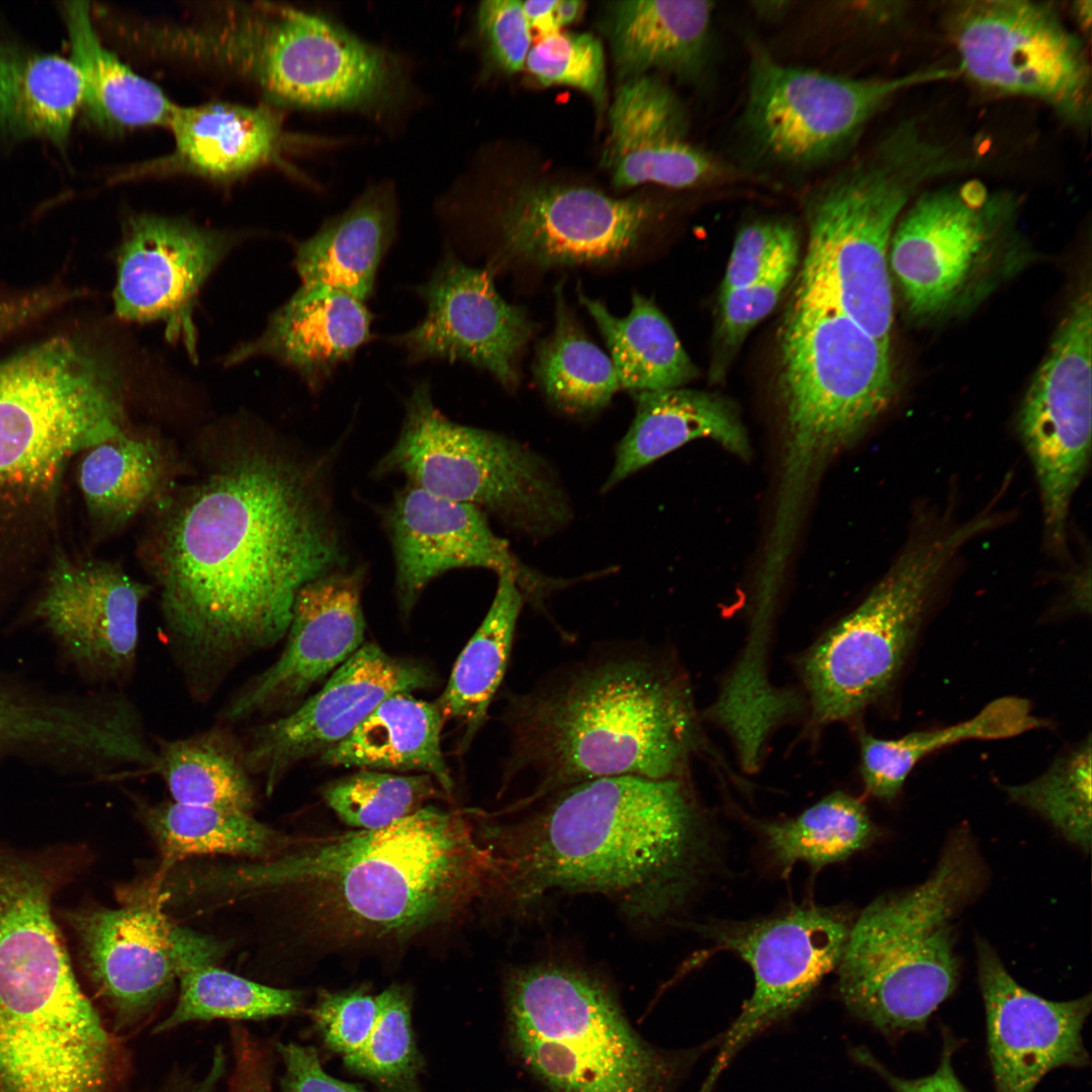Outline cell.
I'll list each match as a JSON object with an SVG mask.
<instances>
[{"label": "cell", "mask_w": 1092, "mask_h": 1092, "mask_svg": "<svg viewBox=\"0 0 1092 1092\" xmlns=\"http://www.w3.org/2000/svg\"><path fill=\"white\" fill-rule=\"evenodd\" d=\"M780 388L786 448L774 530L788 535L824 461L891 403L890 345L832 303L795 288L780 333Z\"/></svg>", "instance_id": "cell-7"}, {"label": "cell", "mask_w": 1092, "mask_h": 1092, "mask_svg": "<svg viewBox=\"0 0 1092 1092\" xmlns=\"http://www.w3.org/2000/svg\"><path fill=\"white\" fill-rule=\"evenodd\" d=\"M557 0L522 1L524 13L531 35L533 32L541 38L559 32L555 16Z\"/></svg>", "instance_id": "cell-59"}, {"label": "cell", "mask_w": 1092, "mask_h": 1092, "mask_svg": "<svg viewBox=\"0 0 1092 1092\" xmlns=\"http://www.w3.org/2000/svg\"><path fill=\"white\" fill-rule=\"evenodd\" d=\"M958 74L956 68L933 66L888 78H848L784 65L756 51L742 125L768 162L815 168L844 154L898 94Z\"/></svg>", "instance_id": "cell-14"}, {"label": "cell", "mask_w": 1092, "mask_h": 1092, "mask_svg": "<svg viewBox=\"0 0 1092 1092\" xmlns=\"http://www.w3.org/2000/svg\"><path fill=\"white\" fill-rule=\"evenodd\" d=\"M252 84L280 108L343 109L391 123L414 97L404 59L331 18L268 3L247 42Z\"/></svg>", "instance_id": "cell-13"}, {"label": "cell", "mask_w": 1092, "mask_h": 1092, "mask_svg": "<svg viewBox=\"0 0 1092 1092\" xmlns=\"http://www.w3.org/2000/svg\"><path fill=\"white\" fill-rule=\"evenodd\" d=\"M228 1070V1056L221 1045L213 1052L211 1063L205 1074L198 1080L184 1084H173L159 1092H215Z\"/></svg>", "instance_id": "cell-58"}, {"label": "cell", "mask_w": 1092, "mask_h": 1092, "mask_svg": "<svg viewBox=\"0 0 1092 1092\" xmlns=\"http://www.w3.org/2000/svg\"><path fill=\"white\" fill-rule=\"evenodd\" d=\"M123 1059L82 990L0 997V1092H114Z\"/></svg>", "instance_id": "cell-19"}, {"label": "cell", "mask_w": 1092, "mask_h": 1092, "mask_svg": "<svg viewBox=\"0 0 1092 1092\" xmlns=\"http://www.w3.org/2000/svg\"><path fill=\"white\" fill-rule=\"evenodd\" d=\"M852 922L839 909L801 906L750 923L708 928L717 947L738 954L754 978L751 996L723 1036L701 1092L756 1033L798 1009L838 967Z\"/></svg>", "instance_id": "cell-18"}, {"label": "cell", "mask_w": 1092, "mask_h": 1092, "mask_svg": "<svg viewBox=\"0 0 1092 1092\" xmlns=\"http://www.w3.org/2000/svg\"><path fill=\"white\" fill-rule=\"evenodd\" d=\"M372 318L365 302L347 292L300 285L272 313L263 332L236 349L228 363L273 358L318 390L371 340Z\"/></svg>", "instance_id": "cell-31"}, {"label": "cell", "mask_w": 1092, "mask_h": 1092, "mask_svg": "<svg viewBox=\"0 0 1092 1092\" xmlns=\"http://www.w3.org/2000/svg\"><path fill=\"white\" fill-rule=\"evenodd\" d=\"M796 246L797 233L786 220L763 219L742 228L730 255L721 293L757 280Z\"/></svg>", "instance_id": "cell-53"}, {"label": "cell", "mask_w": 1092, "mask_h": 1092, "mask_svg": "<svg viewBox=\"0 0 1092 1092\" xmlns=\"http://www.w3.org/2000/svg\"><path fill=\"white\" fill-rule=\"evenodd\" d=\"M64 18L83 86L82 106L96 125L111 131L168 127L177 104L140 76L100 40L89 3L67 2Z\"/></svg>", "instance_id": "cell-36"}, {"label": "cell", "mask_w": 1092, "mask_h": 1092, "mask_svg": "<svg viewBox=\"0 0 1092 1092\" xmlns=\"http://www.w3.org/2000/svg\"><path fill=\"white\" fill-rule=\"evenodd\" d=\"M417 293L426 307L424 317L391 339L410 362L463 361L506 387L518 384L517 359L533 325L524 308L498 294L487 270L466 265L447 248Z\"/></svg>", "instance_id": "cell-25"}, {"label": "cell", "mask_w": 1092, "mask_h": 1092, "mask_svg": "<svg viewBox=\"0 0 1092 1092\" xmlns=\"http://www.w3.org/2000/svg\"><path fill=\"white\" fill-rule=\"evenodd\" d=\"M231 1045L228 1092H274L272 1055L266 1046L248 1032L235 1035Z\"/></svg>", "instance_id": "cell-56"}, {"label": "cell", "mask_w": 1092, "mask_h": 1092, "mask_svg": "<svg viewBox=\"0 0 1092 1092\" xmlns=\"http://www.w3.org/2000/svg\"><path fill=\"white\" fill-rule=\"evenodd\" d=\"M797 261L798 246L789 250L757 280L720 293L717 342L724 361H728L749 331L774 309L792 277Z\"/></svg>", "instance_id": "cell-51"}, {"label": "cell", "mask_w": 1092, "mask_h": 1092, "mask_svg": "<svg viewBox=\"0 0 1092 1092\" xmlns=\"http://www.w3.org/2000/svg\"><path fill=\"white\" fill-rule=\"evenodd\" d=\"M283 124L279 108L267 102L176 105L167 127L173 149L126 177L185 174L229 182L269 165L285 166V153L299 141Z\"/></svg>", "instance_id": "cell-30"}, {"label": "cell", "mask_w": 1092, "mask_h": 1092, "mask_svg": "<svg viewBox=\"0 0 1092 1092\" xmlns=\"http://www.w3.org/2000/svg\"><path fill=\"white\" fill-rule=\"evenodd\" d=\"M135 808L160 853L155 876L198 856L270 857L292 839L241 810L172 800L155 804L135 800Z\"/></svg>", "instance_id": "cell-37"}, {"label": "cell", "mask_w": 1092, "mask_h": 1092, "mask_svg": "<svg viewBox=\"0 0 1092 1092\" xmlns=\"http://www.w3.org/2000/svg\"><path fill=\"white\" fill-rule=\"evenodd\" d=\"M505 1000L514 1052L553 1092H671L704 1049L654 1048L604 982L571 966L512 971Z\"/></svg>", "instance_id": "cell-8"}, {"label": "cell", "mask_w": 1092, "mask_h": 1092, "mask_svg": "<svg viewBox=\"0 0 1092 1092\" xmlns=\"http://www.w3.org/2000/svg\"><path fill=\"white\" fill-rule=\"evenodd\" d=\"M687 129L684 107L663 81L653 74L626 80L609 108L601 162L618 188H689L719 178L721 166L689 142Z\"/></svg>", "instance_id": "cell-29"}, {"label": "cell", "mask_w": 1092, "mask_h": 1092, "mask_svg": "<svg viewBox=\"0 0 1092 1092\" xmlns=\"http://www.w3.org/2000/svg\"><path fill=\"white\" fill-rule=\"evenodd\" d=\"M444 722L436 703L397 693L378 704L320 760L331 766L429 775L446 796H452L454 782L441 748Z\"/></svg>", "instance_id": "cell-35"}, {"label": "cell", "mask_w": 1092, "mask_h": 1092, "mask_svg": "<svg viewBox=\"0 0 1092 1092\" xmlns=\"http://www.w3.org/2000/svg\"><path fill=\"white\" fill-rule=\"evenodd\" d=\"M475 16L476 32L485 57L503 73L521 71L532 41L522 1H483Z\"/></svg>", "instance_id": "cell-54"}, {"label": "cell", "mask_w": 1092, "mask_h": 1092, "mask_svg": "<svg viewBox=\"0 0 1092 1092\" xmlns=\"http://www.w3.org/2000/svg\"><path fill=\"white\" fill-rule=\"evenodd\" d=\"M68 917L115 1033L138 1030L171 995L181 973L215 964L223 952L216 939L173 921L149 882L116 908H84Z\"/></svg>", "instance_id": "cell-16"}, {"label": "cell", "mask_w": 1092, "mask_h": 1092, "mask_svg": "<svg viewBox=\"0 0 1092 1092\" xmlns=\"http://www.w3.org/2000/svg\"><path fill=\"white\" fill-rule=\"evenodd\" d=\"M179 993L172 1012L153 1032L163 1033L193 1021L262 1020L297 1012L300 991L263 985L208 964L178 977Z\"/></svg>", "instance_id": "cell-46"}, {"label": "cell", "mask_w": 1092, "mask_h": 1092, "mask_svg": "<svg viewBox=\"0 0 1092 1092\" xmlns=\"http://www.w3.org/2000/svg\"><path fill=\"white\" fill-rule=\"evenodd\" d=\"M314 1027L325 1045L343 1060L358 1053L376 1023V996L366 987L344 991L322 990L310 1010Z\"/></svg>", "instance_id": "cell-52"}, {"label": "cell", "mask_w": 1092, "mask_h": 1092, "mask_svg": "<svg viewBox=\"0 0 1092 1092\" xmlns=\"http://www.w3.org/2000/svg\"><path fill=\"white\" fill-rule=\"evenodd\" d=\"M980 163L979 154L936 136L922 121L899 122L869 155L809 195L808 246L796 288L832 303L890 345L895 228L925 186Z\"/></svg>", "instance_id": "cell-5"}, {"label": "cell", "mask_w": 1092, "mask_h": 1092, "mask_svg": "<svg viewBox=\"0 0 1092 1092\" xmlns=\"http://www.w3.org/2000/svg\"><path fill=\"white\" fill-rule=\"evenodd\" d=\"M446 797L429 775H398L361 769L328 785L323 798L338 818L354 829L386 827Z\"/></svg>", "instance_id": "cell-47"}, {"label": "cell", "mask_w": 1092, "mask_h": 1092, "mask_svg": "<svg viewBox=\"0 0 1092 1092\" xmlns=\"http://www.w3.org/2000/svg\"><path fill=\"white\" fill-rule=\"evenodd\" d=\"M149 775L159 776L176 803L254 810L256 792L243 738L218 723L191 736L156 739Z\"/></svg>", "instance_id": "cell-38"}, {"label": "cell", "mask_w": 1092, "mask_h": 1092, "mask_svg": "<svg viewBox=\"0 0 1092 1092\" xmlns=\"http://www.w3.org/2000/svg\"><path fill=\"white\" fill-rule=\"evenodd\" d=\"M398 221L396 189L389 181L367 186L342 212L297 244L293 260L300 285L327 286L366 301Z\"/></svg>", "instance_id": "cell-32"}, {"label": "cell", "mask_w": 1092, "mask_h": 1092, "mask_svg": "<svg viewBox=\"0 0 1092 1092\" xmlns=\"http://www.w3.org/2000/svg\"><path fill=\"white\" fill-rule=\"evenodd\" d=\"M579 300L603 335L620 388L634 392L681 387L699 371L667 318L647 297L634 293L624 317L579 292Z\"/></svg>", "instance_id": "cell-41"}, {"label": "cell", "mask_w": 1092, "mask_h": 1092, "mask_svg": "<svg viewBox=\"0 0 1092 1092\" xmlns=\"http://www.w3.org/2000/svg\"><path fill=\"white\" fill-rule=\"evenodd\" d=\"M1019 200L972 179L925 188L893 233L889 269L921 322L977 304L1026 261Z\"/></svg>", "instance_id": "cell-10"}, {"label": "cell", "mask_w": 1092, "mask_h": 1092, "mask_svg": "<svg viewBox=\"0 0 1092 1092\" xmlns=\"http://www.w3.org/2000/svg\"><path fill=\"white\" fill-rule=\"evenodd\" d=\"M535 374L558 407L586 413L604 407L620 388L613 362L582 332L556 290V320L538 347Z\"/></svg>", "instance_id": "cell-44"}, {"label": "cell", "mask_w": 1092, "mask_h": 1092, "mask_svg": "<svg viewBox=\"0 0 1092 1092\" xmlns=\"http://www.w3.org/2000/svg\"><path fill=\"white\" fill-rule=\"evenodd\" d=\"M760 827L768 851L784 870L798 861L819 869L843 860L877 835L864 805L843 792L828 795L792 819Z\"/></svg>", "instance_id": "cell-45"}, {"label": "cell", "mask_w": 1092, "mask_h": 1092, "mask_svg": "<svg viewBox=\"0 0 1092 1092\" xmlns=\"http://www.w3.org/2000/svg\"><path fill=\"white\" fill-rule=\"evenodd\" d=\"M976 948L996 1092H1032L1054 1069L1086 1066L1091 995L1044 999L1019 985L986 940L977 938Z\"/></svg>", "instance_id": "cell-27"}, {"label": "cell", "mask_w": 1092, "mask_h": 1092, "mask_svg": "<svg viewBox=\"0 0 1092 1092\" xmlns=\"http://www.w3.org/2000/svg\"><path fill=\"white\" fill-rule=\"evenodd\" d=\"M79 485L91 516L109 528L125 525L160 499L170 480V458L149 436L123 430L86 450Z\"/></svg>", "instance_id": "cell-40"}, {"label": "cell", "mask_w": 1092, "mask_h": 1092, "mask_svg": "<svg viewBox=\"0 0 1092 1092\" xmlns=\"http://www.w3.org/2000/svg\"><path fill=\"white\" fill-rule=\"evenodd\" d=\"M584 3L578 0H557L555 16L559 27L571 24L579 18Z\"/></svg>", "instance_id": "cell-60"}, {"label": "cell", "mask_w": 1092, "mask_h": 1092, "mask_svg": "<svg viewBox=\"0 0 1092 1092\" xmlns=\"http://www.w3.org/2000/svg\"><path fill=\"white\" fill-rule=\"evenodd\" d=\"M1010 799L1048 819L1069 841L1091 844V741L1057 759L1042 776L1009 786Z\"/></svg>", "instance_id": "cell-49"}, {"label": "cell", "mask_w": 1092, "mask_h": 1092, "mask_svg": "<svg viewBox=\"0 0 1092 1092\" xmlns=\"http://www.w3.org/2000/svg\"><path fill=\"white\" fill-rule=\"evenodd\" d=\"M149 593L113 564L60 559L32 614L75 671L121 690L136 668L140 613Z\"/></svg>", "instance_id": "cell-24"}, {"label": "cell", "mask_w": 1092, "mask_h": 1092, "mask_svg": "<svg viewBox=\"0 0 1092 1092\" xmlns=\"http://www.w3.org/2000/svg\"><path fill=\"white\" fill-rule=\"evenodd\" d=\"M276 1046L284 1064L282 1092H366L327 1074L312 1046L295 1042H278Z\"/></svg>", "instance_id": "cell-55"}, {"label": "cell", "mask_w": 1092, "mask_h": 1092, "mask_svg": "<svg viewBox=\"0 0 1092 1092\" xmlns=\"http://www.w3.org/2000/svg\"><path fill=\"white\" fill-rule=\"evenodd\" d=\"M434 680L425 665L363 644L313 696L249 731L243 738L248 768L271 795L291 768L344 740L384 699Z\"/></svg>", "instance_id": "cell-21"}, {"label": "cell", "mask_w": 1092, "mask_h": 1092, "mask_svg": "<svg viewBox=\"0 0 1092 1092\" xmlns=\"http://www.w3.org/2000/svg\"><path fill=\"white\" fill-rule=\"evenodd\" d=\"M983 874L971 835L961 829L922 884L861 912L838 964V992L851 1013L887 1035L925 1027L957 988L953 922Z\"/></svg>", "instance_id": "cell-6"}, {"label": "cell", "mask_w": 1092, "mask_h": 1092, "mask_svg": "<svg viewBox=\"0 0 1092 1092\" xmlns=\"http://www.w3.org/2000/svg\"><path fill=\"white\" fill-rule=\"evenodd\" d=\"M713 11L710 1L611 2L606 26L619 81L652 70L698 79L708 62Z\"/></svg>", "instance_id": "cell-33"}, {"label": "cell", "mask_w": 1092, "mask_h": 1092, "mask_svg": "<svg viewBox=\"0 0 1092 1092\" xmlns=\"http://www.w3.org/2000/svg\"><path fill=\"white\" fill-rule=\"evenodd\" d=\"M236 244L228 232L154 213L129 216L116 257L113 303L123 321L164 326L196 358L197 296Z\"/></svg>", "instance_id": "cell-20"}, {"label": "cell", "mask_w": 1092, "mask_h": 1092, "mask_svg": "<svg viewBox=\"0 0 1092 1092\" xmlns=\"http://www.w3.org/2000/svg\"><path fill=\"white\" fill-rule=\"evenodd\" d=\"M959 73L1002 95L1048 105L1079 129L1091 121V67L1080 37L1051 5L975 0L953 8Z\"/></svg>", "instance_id": "cell-15"}, {"label": "cell", "mask_w": 1092, "mask_h": 1092, "mask_svg": "<svg viewBox=\"0 0 1092 1092\" xmlns=\"http://www.w3.org/2000/svg\"><path fill=\"white\" fill-rule=\"evenodd\" d=\"M541 800L518 823L488 826L495 894L512 906L596 893L632 917L659 920L699 882L710 840L684 778H601Z\"/></svg>", "instance_id": "cell-3"}, {"label": "cell", "mask_w": 1092, "mask_h": 1092, "mask_svg": "<svg viewBox=\"0 0 1092 1092\" xmlns=\"http://www.w3.org/2000/svg\"><path fill=\"white\" fill-rule=\"evenodd\" d=\"M1090 290L1071 303L1021 402L1018 429L1035 471L1044 530L1064 543L1072 497L1091 451Z\"/></svg>", "instance_id": "cell-17"}, {"label": "cell", "mask_w": 1092, "mask_h": 1092, "mask_svg": "<svg viewBox=\"0 0 1092 1092\" xmlns=\"http://www.w3.org/2000/svg\"><path fill=\"white\" fill-rule=\"evenodd\" d=\"M83 86L72 62L0 42V129L15 138L68 139L82 106Z\"/></svg>", "instance_id": "cell-39"}, {"label": "cell", "mask_w": 1092, "mask_h": 1092, "mask_svg": "<svg viewBox=\"0 0 1092 1092\" xmlns=\"http://www.w3.org/2000/svg\"><path fill=\"white\" fill-rule=\"evenodd\" d=\"M524 594L517 579L498 575L491 605L458 656L436 704L444 720L464 728L467 746L486 720L488 707L505 675Z\"/></svg>", "instance_id": "cell-42"}, {"label": "cell", "mask_w": 1092, "mask_h": 1092, "mask_svg": "<svg viewBox=\"0 0 1092 1092\" xmlns=\"http://www.w3.org/2000/svg\"><path fill=\"white\" fill-rule=\"evenodd\" d=\"M506 779L529 777L520 812L582 782L684 778L698 746L690 686L670 657L620 648L580 661L512 697Z\"/></svg>", "instance_id": "cell-4"}, {"label": "cell", "mask_w": 1092, "mask_h": 1092, "mask_svg": "<svg viewBox=\"0 0 1092 1092\" xmlns=\"http://www.w3.org/2000/svg\"><path fill=\"white\" fill-rule=\"evenodd\" d=\"M331 469L326 456L247 451L166 515L155 576L167 645L194 701L285 637L302 586L348 566Z\"/></svg>", "instance_id": "cell-1"}, {"label": "cell", "mask_w": 1092, "mask_h": 1092, "mask_svg": "<svg viewBox=\"0 0 1092 1092\" xmlns=\"http://www.w3.org/2000/svg\"><path fill=\"white\" fill-rule=\"evenodd\" d=\"M527 70L543 86L566 85L588 95L602 109L606 100V64L601 41L589 33L557 32L531 47Z\"/></svg>", "instance_id": "cell-50"}, {"label": "cell", "mask_w": 1092, "mask_h": 1092, "mask_svg": "<svg viewBox=\"0 0 1092 1092\" xmlns=\"http://www.w3.org/2000/svg\"><path fill=\"white\" fill-rule=\"evenodd\" d=\"M658 210L641 196L581 186L525 185L499 204V251L541 266L601 264L632 251Z\"/></svg>", "instance_id": "cell-23"}, {"label": "cell", "mask_w": 1092, "mask_h": 1092, "mask_svg": "<svg viewBox=\"0 0 1092 1092\" xmlns=\"http://www.w3.org/2000/svg\"><path fill=\"white\" fill-rule=\"evenodd\" d=\"M124 722L106 692L55 693L0 674V760L97 775L118 757Z\"/></svg>", "instance_id": "cell-28"}, {"label": "cell", "mask_w": 1092, "mask_h": 1092, "mask_svg": "<svg viewBox=\"0 0 1092 1092\" xmlns=\"http://www.w3.org/2000/svg\"><path fill=\"white\" fill-rule=\"evenodd\" d=\"M364 578L363 567L346 566L302 586L293 603L284 649L229 699L218 722L231 726L285 714L348 660L363 645L365 635Z\"/></svg>", "instance_id": "cell-22"}, {"label": "cell", "mask_w": 1092, "mask_h": 1092, "mask_svg": "<svg viewBox=\"0 0 1092 1092\" xmlns=\"http://www.w3.org/2000/svg\"><path fill=\"white\" fill-rule=\"evenodd\" d=\"M124 430L112 377L65 340L0 362V510L48 498L77 452Z\"/></svg>", "instance_id": "cell-9"}, {"label": "cell", "mask_w": 1092, "mask_h": 1092, "mask_svg": "<svg viewBox=\"0 0 1092 1092\" xmlns=\"http://www.w3.org/2000/svg\"><path fill=\"white\" fill-rule=\"evenodd\" d=\"M993 525L983 516L912 542L862 603L808 649L800 671L816 723L853 719L889 689L940 573Z\"/></svg>", "instance_id": "cell-11"}, {"label": "cell", "mask_w": 1092, "mask_h": 1092, "mask_svg": "<svg viewBox=\"0 0 1092 1092\" xmlns=\"http://www.w3.org/2000/svg\"><path fill=\"white\" fill-rule=\"evenodd\" d=\"M376 1000L378 1015L369 1038L344 1063L385 1092H421L423 1059L412 1025L411 991L393 984Z\"/></svg>", "instance_id": "cell-48"}, {"label": "cell", "mask_w": 1092, "mask_h": 1092, "mask_svg": "<svg viewBox=\"0 0 1092 1092\" xmlns=\"http://www.w3.org/2000/svg\"><path fill=\"white\" fill-rule=\"evenodd\" d=\"M1045 725L1031 714L1026 700L1004 697L988 704L975 717L946 728L915 731L897 739L859 734L860 776L866 791L891 801L910 771L927 755L965 740L1001 739Z\"/></svg>", "instance_id": "cell-43"}, {"label": "cell", "mask_w": 1092, "mask_h": 1092, "mask_svg": "<svg viewBox=\"0 0 1092 1092\" xmlns=\"http://www.w3.org/2000/svg\"><path fill=\"white\" fill-rule=\"evenodd\" d=\"M394 561L399 609L410 615L435 578L458 568H484L514 576L520 588L542 582L496 536L480 509L406 483L383 511ZM532 589V588H531Z\"/></svg>", "instance_id": "cell-26"}, {"label": "cell", "mask_w": 1092, "mask_h": 1092, "mask_svg": "<svg viewBox=\"0 0 1092 1092\" xmlns=\"http://www.w3.org/2000/svg\"><path fill=\"white\" fill-rule=\"evenodd\" d=\"M374 474L403 476L532 536L549 535L570 519L566 495L540 456L508 437L451 421L435 405L428 381L406 399L399 434Z\"/></svg>", "instance_id": "cell-12"}, {"label": "cell", "mask_w": 1092, "mask_h": 1092, "mask_svg": "<svg viewBox=\"0 0 1092 1092\" xmlns=\"http://www.w3.org/2000/svg\"><path fill=\"white\" fill-rule=\"evenodd\" d=\"M758 7H755L760 16L775 17L785 11L786 2H759Z\"/></svg>", "instance_id": "cell-61"}, {"label": "cell", "mask_w": 1092, "mask_h": 1092, "mask_svg": "<svg viewBox=\"0 0 1092 1092\" xmlns=\"http://www.w3.org/2000/svg\"><path fill=\"white\" fill-rule=\"evenodd\" d=\"M949 1045L945 1044L936 1071L913 1080L896 1077L867 1050L856 1049L853 1056L860 1064L873 1069L885 1079L894 1092H969L952 1069Z\"/></svg>", "instance_id": "cell-57"}, {"label": "cell", "mask_w": 1092, "mask_h": 1092, "mask_svg": "<svg viewBox=\"0 0 1092 1092\" xmlns=\"http://www.w3.org/2000/svg\"><path fill=\"white\" fill-rule=\"evenodd\" d=\"M635 401L604 490L694 439L711 438L742 457L749 453L735 410L718 395L676 387L635 392Z\"/></svg>", "instance_id": "cell-34"}, {"label": "cell", "mask_w": 1092, "mask_h": 1092, "mask_svg": "<svg viewBox=\"0 0 1092 1092\" xmlns=\"http://www.w3.org/2000/svg\"><path fill=\"white\" fill-rule=\"evenodd\" d=\"M475 819L425 806L379 829L292 837L270 857L212 866L208 889L220 903L296 896L324 954L406 946L493 894L496 859Z\"/></svg>", "instance_id": "cell-2"}]
</instances>
